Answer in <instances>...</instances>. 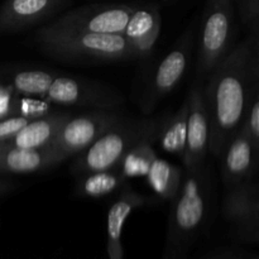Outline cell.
<instances>
[{
	"instance_id": "obj_1",
	"label": "cell",
	"mask_w": 259,
	"mask_h": 259,
	"mask_svg": "<svg viewBox=\"0 0 259 259\" xmlns=\"http://www.w3.org/2000/svg\"><path fill=\"white\" fill-rule=\"evenodd\" d=\"M258 32L229 51L202 86L210 125L209 152L220 157L242 125L250 95L259 85Z\"/></svg>"
},
{
	"instance_id": "obj_2",
	"label": "cell",
	"mask_w": 259,
	"mask_h": 259,
	"mask_svg": "<svg viewBox=\"0 0 259 259\" xmlns=\"http://www.w3.org/2000/svg\"><path fill=\"white\" fill-rule=\"evenodd\" d=\"M35 39L46 55L58 60L119 62L136 58L123 34H100L51 23L37 30Z\"/></svg>"
},
{
	"instance_id": "obj_3",
	"label": "cell",
	"mask_w": 259,
	"mask_h": 259,
	"mask_svg": "<svg viewBox=\"0 0 259 259\" xmlns=\"http://www.w3.org/2000/svg\"><path fill=\"white\" fill-rule=\"evenodd\" d=\"M158 118H126L111 125L89 148L72 157L70 171L75 176L103 171L115 167L124 154L143 139H156L158 134Z\"/></svg>"
},
{
	"instance_id": "obj_4",
	"label": "cell",
	"mask_w": 259,
	"mask_h": 259,
	"mask_svg": "<svg viewBox=\"0 0 259 259\" xmlns=\"http://www.w3.org/2000/svg\"><path fill=\"white\" fill-rule=\"evenodd\" d=\"M210 171L206 164L185 168L179 194L171 201L169 242H186L200 229L206 218L211 192Z\"/></svg>"
},
{
	"instance_id": "obj_5",
	"label": "cell",
	"mask_w": 259,
	"mask_h": 259,
	"mask_svg": "<svg viewBox=\"0 0 259 259\" xmlns=\"http://www.w3.org/2000/svg\"><path fill=\"white\" fill-rule=\"evenodd\" d=\"M234 0H207L199 37L197 73L206 76L232 50Z\"/></svg>"
},
{
	"instance_id": "obj_6",
	"label": "cell",
	"mask_w": 259,
	"mask_h": 259,
	"mask_svg": "<svg viewBox=\"0 0 259 259\" xmlns=\"http://www.w3.org/2000/svg\"><path fill=\"white\" fill-rule=\"evenodd\" d=\"M40 99L56 105L93 110H118L125 103L124 96L110 86L90 78L62 73L52 81Z\"/></svg>"
},
{
	"instance_id": "obj_7",
	"label": "cell",
	"mask_w": 259,
	"mask_h": 259,
	"mask_svg": "<svg viewBox=\"0 0 259 259\" xmlns=\"http://www.w3.org/2000/svg\"><path fill=\"white\" fill-rule=\"evenodd\" d=\"M123 116L119 110H91L82 115L71 116L51 147L65 161L72 158L89 148Z\"/></svg>"
},
{
	"instance_id": "obj_8",
	"label": "cell",
	"mask_w": 259,
	"mask_h": 259,
	"mask_svg": "<svg viewBox=\"0 0 259 259\" xmlns=\"http://www.w3.org/2000/svg\"><path fill=\"white\" fill-rule=\"evenodd\" d=\"M194 48V30L187 29L161 61L142 98V110L149 114L157 104L175 90L184 77Z\"/></svg>"
},
{
	"instance_id": "obj_9",
	"label": "cell",
	"mask_w": 259,
	"mask_h": 259,
	"mask_svg": "<svg viewBox=\"0 0 259 259\" xmlns=\"http://www.w3.org/2000/svg\"><path fill=\"white\" fill-rule=\"evenodd\" d=\"M134 8L126 4L85 5L65 13L52 24L100 34H123Z\"/></svg>"
},
{
	"instance_id": "obj_10",
	"label": "cell",
	"mask_w": 259,
	"mask_h": 259,
	"mask_svg": "<svg viewBox=\"0 0 259 259\" xmlns=\"http://www.w3.org/2000/svg\"><path fill=\"white\" fill-rule=\"evenodd\" d=\"M223 212L228 222L234 225L239 237L255 240L259 229V187L258 182L247 180L227 187Z\"/></svg>"
},
{
	"instance_id": "obj_11",
	"label": "cell",
	"mask_w": 259,
	"mask_h": 259,
	"mask_svg": "<svg viewBox=\"0 0 259 259\" xmlns=\"http://www.w3.org/2000/svg\"><path fill=\"white\" fill-rule=\"evenodd\" d=\"M186 100L187 136L182 162L185 168H194L205 163V158L209 152L210 125L201 83H195L192 86Z\"/></svg>"
},
{
	"instance_id": "obj_12",
	"label": "cell",
	"mask_w": 259,
	"mask_h": 259,
	"mask_svg": "<svg viewBox=\"0 0 259 259\" xmlns=\"http://www.w3.org/2000/svg\"><path fill=\"white\" fill-rule=\"evenodd\" d=\"M222 157V179L227 187L254 179L257 174L259 152L253 147L247 132L240 126L232 137Z\"/></svg>"
},
{
	"instance_id": "obj_13",
	"label": "cell",
	"mask_w": 259,
	"mask_h": 259,
	"mask_svg": "<svg viewBox=\"0 0 259 259\" xmlns=\"http://www.w3.org/2000/svg\"><path fill=\"white\" fill-rule=\"evenodd\" d=\"M67 0H5L0 8V32L14 33L42 23Z\"/></svg>"
},
{
	"instance_id": "obj_14",
	"label": "cell",
	"mask_w": 259,
	"mask_h": 259,
	"mask_svg": "<svg viewBox=\"0 0 259 259\" xmlns=\"http://www.w3.org/2000/svg\"><path fill=\"white\" fill-rule=\"evenodd\" d=\"M161 27V12L156 4L134 8L123 35L128 40L136 58L151 56L159 38Z\"/></svg>"
},
{
	"instance_id": "obj_15",
	"label": "cell",
	"mask_w": 259,
	"mask_h": 259,
	"mask_svg": "<svg viewBox=\"0 0 259 259\" xmlns=\"http://www.w3.org/2000/svg\"><path fill=\"white\" fill-rule=\"evenodd\" d=\"M65 159L52 148L22 149L0 144V174L27 175L43 172Z\"/></svg>"
},
{
	"instance_id": "obj_16",
	"label": "cell",
	"mask_w": 259,
	"mask_h": 259,
	"mask_svg": "<svg viewBox=\"0 0 259 259\" xmlns=\"http://www.w3.org/2000/svg\"><path fill=\"white\" fill-rule=\"evenodd\" d=\"M152 199L134 191L128 184L121 187L118 199L113 202L106 218L108 230V254L110 259H123L121 233L132 211L149 204Z\"/></svg>"
},
{
	"instance_id": "obj_17",
	"label": "cell",
	"mask_w": 259,
	"mask_h": 259,
	"mask_svg": "<svg viewBox=\"0 0 259 259\" xmlns=\"http://www.w3.org/2000/svg\"><path fill=\"white\" fill-rule=\"evenodd\" d=\"M71 116L67 111H56L40 118L30 119L10 141L3 144L22 149L47 148L51 147L60 129Z\"/></svg>"
},
{
	"instance_id": "obj_18",
	"label": "cell",
	"mask_w": 259,
	"mask_h": 259,
	"mask_svg": "<svg viewBox=\"0 0 259 259\" xmlns=\"http://www.w3.org/2000/svg\"><path fill=\"white\" fill-rule=\"evenodd\" d=\"M61 72L20 65L0 66V88L24 96H40Z\"/></svg>"
},
{
	"instance_id": "obj_19",
	"label": "cell",
	"mask_w": 259,
	"mask_h": 259,
	"mask_svg": "<svg viewBox=\"0 0 259 259\" xmlns=\"http://www.w3.org/2000/svg\"><path fill=\"white\" fill-rule=\"evenodd\" d=\"M76 177V195L85 199H101L121 190L124 185L128 184V180L120 174L116 166Z\"/></svg>"
},
{
	"instance_id": "obj_20",
	"label": "cell",
	"mask_w": 259,
	"mask_h": 259,
	"mask_svg": "<svg viewBox=\"0 0 259 259\" xmlns=\"http://www.w3.org/2000/svg\"><path fill=\"white\" fill-rule=\"evenodd\" d=\"M184 169L171 162L157 157L146 175L147 184L159 199L171 202L182 185Z\"/></svg>"
},
{
	"instance_id": "obj_21",
	"label": "cell",
	"mask_w": 259,
	"mask_h": 259,
	"mask_svg": "<svg viewBox=\"0 0 259 259\" xmlns=\"http://www.w3.org/2000/svg\"><path fill=\"white\" fill-rule=\"evenodd\" d=\"M187 136V100L181 108L167 119H162L157 134V141L166 153L182 159Z\"/></svg>"
},
{
	"instance_id": "obj_22",
	"label": "cell",
	"mask_w": 259,
	"mask_h": 259,
	"mask_svg": "<svg viewBox=\"0 0 259 259\" xmlns=\"http://www.w3.org/2000/svg\"><path fill=\"white\" fill-rule=\"evenodd\" d=\"M154 142L156 139H143L137 143L133 148L129 149L120 159V162L116 164L120 174L126 180L146 177L151 164L158 157L153 147Z\"/></svg>"
},
{
	"instance_id": "obj_23",
	"label": "cell",
	"mask_w": 259,
	"mask_h": 259,
	"mask_svg": "<svg viewBox=\"0 0 259 259\" xmlns=\"http://www.w3.org/2000/svg\"><path fill=\"white\" fill-rule=\"evenodd\" d=\"M242 126L247 132L253 147L259 152V85L255 86L250 95L249 104L245 111Z\"/></svg>"
},
{
	"instance_id": "obj_24",
	"label": "cell",
	"mask_w": 259,
	"mask_h": 259,
	"mask_svg": "<svg viewBox=\"0 0 259 259\" xmlns=\"http://www.w3.org/2000/svg\"><path fill=\"white\" fill-rule=\"evenodd\" d=\"M30 119L24 115L9 116L0 120V144L10 141Z\"/></svg>"
},
{
	"instance_id": "obj_25",
	"label": "cell",
	"mask_w": 259,
	"mask_h": 259,
	"mask_svg": "<svg viewBox=\"0 0 259 259\" xmlns=\"http://www.w3.org/2000/svg\"><path fill=\"white\" fill-rule=\"evenodd\" d=\"M240 14L244 24L249 27L250 32L258 30L259 0H240Z\"/></svg>"
},
{
	"instance_id": "obj_26",
	"label": "cell",
	"mask_w": 259,
	"mask_h": 259,
	"mask_svg": "<svg viewBox=\"0 0 259 259\" xmlns=\"http://www.w3.org/2000/svg\"><path fill=\"white\" fill-rule=\"evenodd\" d=\"M15 189V184L8 179H0V196L9 194Z\"/></svg>"
},
{
	"instance_id": "obj_27",
	"label": "cell",
	"mask_w": 259,
	"mask_h": 259,
	"mask_svg": "<svg viewBox=\"0 0 259 259\" xmlns=\"http://www.w3.org/2000/svg\"><path fill=\"white\" fill-rule=\"evenodd\" d=\"M164 2H169V0H164Z\"/></svg>"
}]
</instances>
